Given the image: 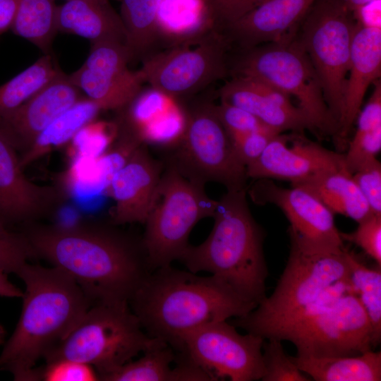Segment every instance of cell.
Masks as SVG:
<instances>
[{
	"label": "cell",
	"instance_id": "30",
	"mask_svg": "<svg viewBox=\"0 0 381 381\" xmlns=\"http://www.w3.org/2000/svg\"><path fill=\"white\" fill-rule=\"evenodd\" d=\"M59 68L46 54L0 86V114L16 109L52 80Z\"/></svg>",
	"mask_w": 381,
	"mask_h": 381
},
{
	"label": "cell",
	"instance_id": "22",
	"mask_svg": "<svg viewBox=\"0 0 381 381\" xmlns=\"http://www.w3.org/2000/svg\"><path fill=\"white\" fill-rule=\"evenodd\" d=\"M380 74L381 28L363 27L357 23L351 47L343 116L334 139L337 152L347 148V137L361 111L365 92L380 79Z\"/></svg>",
	"mask_w": 381,
	"mask_h": 381
},
{
	"label": "cell",
	"instance_id": "41",
	"mask_svg": "<svg viewBox=\"0 0 381 381\" xmlns=\"http://www.w3.org/2000/svg\"><path fill=\"white\" fill-rule=\"evenodd\" d=\"M176 365L171 370V381H212L213 377L183 352H178Z\"/></svg>",
	"mask_w": 381,
	"mask_h": 381
},
{
	"label": "cell",
	"instance_id": "1",
	"mask_svg": "<svg viewBox=\"0 0 381 381\" xmlns=\"http://www.w3.org/2000/svg\"><path fill=\"white\" fill-rule=\"evenodd\" d=\"M116 226L91 220L35 222L20 231L34 258L67 273L93 304L128 303L152 270L142 238Z\"/></svg>",
	"mask_w": 381,
	"mask_h": 381
},
{
	"label": "cell",
	"instance_id": "29",
	"mask_svg": "<svg viewBox=\"0 0 381 381\" xmlns=\"http://www.w3.org/2000/svg\"><path fill=\"white\" fill-rule=\"evenodd\" d=\"M345 254L355 294L370 321L373 346L375 348L381 340V267H367L353 252L346 248Z\"/></svg>",
	"mask_w": 381,
	"mask_h": 381
},
{
	"label": "cell",
	"instance_id": "2",
	"mask_svg": "<svg viewBox=\"0 0 381 381\" xmlns=\"http://www.w3.org/2000/svg\"><path fill=\"white\" fill-rule=\"evenodd\" d=\"M128 304L150 337L164 341L177 352L193 332L245 316L257 307L212 274L198 276L171 265L150 272Z\"/></svg>",
	"mask_w": 381,
	"mask_h": 381
},
{
	"label": "cell",
	"instance_id": "33",
	"mask_svg": "<svg viewBox=\"0 0 381 381\" xmlns=\"http://www.w3.org/2000/svg\"><path fill=\"white\" fill-rule=\"evenodd\" d=\"M282 340L267 339L262 345V361L265 369L262 381H308L309 377L302 372L291 356H288Z\"/></svg>",
	"mask_w": 381,
	"mask_h": 381
},
{
	"label": "cell",
	"instance_id": "17",
	"mask_svg": "<svg viewBox=\"0 0 381 381\" xmlns=\"http://www.w3.org/2000/svg\"><path fill=\"white\" fill-rule=\"evenodd\" d=\"M345 169L344 154L306 138L303 132L281 133L246 166L248 178L289 181L291 186L328 171Z\"/></svg>",
	"mask_w": 381,
	"mask_h": 381
},
{
	"label": "cell",
	"instance_id": "27",
	"mask_svg": "<svg viewBox=\"0 0 381 381\" xmlns=\"http://www.w3.org/2000/svg\"><path fill=\"white\" fill-rule=\"evenodd\" d=\"M163 1H121L120 16L131 59L145 56L159 38V16Z\"/></svg>",
	"mask_w": 381,
	"mask_h": 381
},
{
	"label": "cell",
	"instance_id": "13",
	"mask_svg": "<svg viewBox=\"0 0 381 381\" xmlns=\"http://www.w3.org/2000/svg\"><path fill=\"white\" fill-rule=\"evenodd\" d=\"M248 193L256 203H271L281 209L290 224V241L300 250L310 253H339L344 249L334 214L306 189L295 186L285 188L272 179H259Z\"/></svg>",
	"mask_w": 381,
	"mask_h": 381
},
{
	"label": "cell",
	"instance_id": "35",
	"mask_svg": "<svg viewBox=\"0 0 381 381\" xmlns=\"http://www.w3.org/2000/svg\"><path fill=\"white\" fill-rule=\"evenodd\" d=\"M95 381L99 380L96 370L89 364L69 360L57 359L35 367L32 381Z\"/></svg>",
	"mask_w": 381,
	"mask_h": 381
},
{
	"label": "cell",
	"instance_id": "15",
	"mask_svg": "<svg viewBox=\"0 0 381 381\" xmlns=\"http://www.w3.org/2000/svg\"><path fill=\"white\" fill-rule=\"evenodd\" d=\"M131 56L125 44L92 43L83 64L69 75L73 83L101 110H121L140 95L145 83L139 70L128 68Z\"/></svg>",
	"mask_w": 381,
	"mask_h": 381
},
{
	"label": "cell",
	"instance_id": "3",
	"mask_svg": "<svg viewBox=\"0 0 381 381\" xmlns=\"http://www.w3.org/2000/svg\"><path fill=\"white\" fill-rule=\"evenodd\" d=\"M25 285L22 312L0 354V370L31 381L36 363L58 346L93 304L59 267L28 262L17 275Z\"/></svg>",
	"mask_w": 381,
	"mask_h": 381
},
{
	"label": "cell",
	"instance_id": "4",
	"mask_svg": "<svg viewBox=\"0 0 381 381\" xmlns=\"http://www.w3.org/2000/svg\"><path fill=\"white\" fill-rule=\"evenodd\" d=\"M247 189L226 190L217 200L213 228L202 243L189 245L181 260L191 272L206 271L247 301L266 297L265 232L250 210Z\"/></svg>",
	"mask_w": 381,
	"mask_h": 381
},
{
	"label": "cell",
	"instance_id": "5",
	"mask_svg": "<svg viewBox=\"0 0 381 381\" xmlns=\"http://www.w3.org/2000/svg\"><path fill=\"white\" fill-rule=\"evenodd\" d=\"M161 341L145 332L128 303L100 302L88 308L68 335L44 359L46 363L69 359L89 364L101 380Z\"/></svg>",
	"mask_w": 381,
	"mask_h": 381
},
{
	"label": "cell",
	"instance_id": "44",
	"mask_svg": "<svg viewBox=\"0 0 381 381\" xmlns=\"http://www.w3.org/2000/svg\"><path fill=\"white\" fill-rule=\"evenodd\" d=\"M23 295V291L8 280L7 274L0 271V296L22 298Z\"/></svg>",
	"mask_w": 381,
	"mask_h": 381
},
{
	"label": "cell",
	"instance_id": "38",
	"mask_svg": "<svg viewBox=\"0 0 381 381\" xmlns=\"http://www.w3.org/2000/svg\"><path fill=\"white\" fill-rule=\"evenodd\" d=\"M351 175L372 212L381 215V164L380 161L374 158L361 166Z\"/></svg>",
	"mask_w": 381,
	"mask_h": 381
},
{
	"label": "cell",
	"instance_id": "16",
	"mask_svg": "<svg viewBox=\"0 0 381 381\" xmlns=\"http://www.w3.org/2000/svg\"><path fill=\"white\" fill-rule=\"evenodd\" d=\"M17 150L0 130V222L8 226L42 222L67 200L61 185H40L23 172Z\"/></svg>",
	"mask_w": 381,
	"mask_h": 381
},
{
	"label": "cell",
	"instance_id": "45",
	"mask_svg": "<svg viewBox=\"0 0 381 381\" xmlns=\"http://www.w3.org/2000/svg\"><path fill=\"white\" fill-rule=\"evenodd\" d=\"M351 12L354 13L363 6L377 0H341Z\"/></svg>",
	"mask_w": 381,
	"mask_h": 381
},
{
	"label": "cell",
	"instance_id": "43",
	"mask_svg": "<svg viewBox=\"0 0 381 381\" xmlns=\"http://www.w3.org/2000/svg\"><path fill=\"white\" fill-rule=\"evenodd\" d=\"M19 0H0V35L11 29Z\"/></svg>",
	"mask_w": 381,
	"mask_h": 381
},
{
	"label": "cell",
	"instance_id": "12",
	"mask_svg": "<svg viewBox=\"0 0 381 381\" xmlns=\"http://www.w3.org/2000/svg\"><path fill=\"white\" fill-rule=\"evenodd\" d=\"M280 340L293 343L298 356H356L373 350L368 315L354 292L341 296L330 307L286 332Z\"/></svg>",
	"mask_w": 381,
	"mask_h": 381
},
{
	"label": "cell",
	"instance_id": "19",
	"mask_svg": "<svg viewBox=\"0 0 381 381\" xmlns=\"http://www.w3.org/2000/svg\"><path fill=\"white\" fill-rule=\"evenodd\" d=\"M163 171L144 143L137 147L105 188L115 202L111 223H145L157 200Z\"/></svg>",
	"mask_w": 381,
	"mask_h": 381
},
{
	"label": "cell",
	"instance_id": "39",
	"mask_svg": "<svg viewBox=\"0 0 381 381\" xmlns=\"http://www.w3.org/2000/svg\"><path fill=\"white\" fill-rule=\"evenodd\" d=\"M212 28L222 31L255 6L258 0H205Z\"/></svg>",
	"mask_w": 381,
	"mask_h": 381
},
{
	"label": "cell",
	"instance_id": "47",
	"mask_svg": "<svg viewBox=\"0 0 381 381\" xmlns=\"http://www.w3.org/2000/svg\"><path fill=\"white\" fill-rule=\"evenodd\" d=\"M261 1H262V0H258V4L259 2H260Z\"/></svg>",
	"mask_w": 381,
	"mask_h": 381
},
{
	"label": "cell",
	"instance_id": "36",
	"mask_svg": "<svg viewBox=\"0 0 381 381\" xmlns=\"http://www.w3.org/2000/svg\"><path fill=\"white\" fill-rule=\"evenodd\" d=\"M358 224L353 232L340 233L342 240L362 248L381 267V215L373 214Z\"/></svg>",
	"mask_w": 381,
	"mask_h": 381
},
{
	"label": "cell",
	"instance_id": "21",
	"mask_svg": "<svg viewBox=\"0 0 381 381\" xmlns=\"http://www.w3.org/2000/svg\"><path fill=\"white\" fill-rule=\"evenodd\" d=\"M315 0H262L222 33L244 50L291 40L295 28Z\"/></svg>",
	"mask_w": 381,
	"mask_h": 381
},
{
	"label": "cell",
	"instance_id": "24",
	"mask_svg": "<svg viewBox=\"0 0 381 381\" xmlns=\"http://www.w3.org/2000/svg\"><path fill=\"white\" fill-rule=\"evenodd\" d=\"M293 186L312 193L334 214H342L359 222L373 214L346 169L328 171Z\"/></svg>",
	"mask_w": 381,
	"mask_h": 381
},
{
	"label": "cell",
	"instance_id": "42",
	"mask_svg": "<svg viewBox=\"0 0 381 381\" xmlns=\"http://www.w3.org/2000/svg\"><path fill=\"white\" fill-rule=\"evenodd\" d=\"M357 23L363 27L381 28L380 0L371 2L353 13Z\"/></svg>",
	"mask_w": 381,
	"mask_h": 381
},
{
	"label": "cell",
	"instance_id": "31",
	"mask_svg": "<svg viewBox=\"0 0 381 381\" xmlns=\"http://www.w3.org/2000/svg\"><path fill=\"white\" fill-rule=\"evenodd\" d=\"M174 350L164 341L143 352V356L129 361L104 376V381H171V364Z\"/></svg>",
	"mask_w": 381,
	"mask_h": 381
},
{
	"label": "cell",
	"instance_id": "25",
	"mask_svg": "<svg viewBox=\"0 0 381 381\" xmlns=\"http://www.w3.org/2000/svg\"><path fill=\"white\" fill-rule=\"evenodd\" d=\"M298 368L316 381H380L381 352L356 356H291Z\"/></svg>",
	"mask_w": 381,
	"mask_h": 381
},
{
	"label": "cell",
	"instance_id": "14",
	"mask_svg": "<svg viewBox=\"0 0 381 381\" xmlns=\"http://www.w3.org/2000/svg\"><path fill=\"white\" fill-rule=\"evenodd\" d=\"M265 339L247 332L239 334L236 327L219 321L189 334L181 350L214 379L253 381L264 373L262 345Z\"/></svg>",
	"mask_w": 381,
	"mask_h": 381
},
{
	"label": "cell",
	"instance_id": "10",
	"mask_svg": "<svg viewBox=\"0 0 381 381\" xmlns=\"http://www.w3.org/2000/svg\"><path fill=\"white\" fill-rule=\"evenodd\" d=\"M171 162L187 177L226 190L247 189L246 167L238 158L216 106L203 104L186 114V125Z\"/></svg>",
	"mask_w": 381,
	"mask_h": 381
},
{
	"label": "cell",
	"instance_id": "32",
	"mask_svg": "<svg viewBox=\"0 0 381 381\" xmlns=\"http://www.w3.org/2000/svg\"><path fill=\"white\" fill-rule=\"evenodd\" d=\"M119 126L107 122H91L80 128L71 140L72 152L77 157L96 159L114 143Z\"/></svg>",
	"mask_w": 381,
	"mask_h": 381
},
{
	"label": "cell",
	"instance_id": "7",
	"mask_svg": "<svg viewBox=\"0 0 381 381\" xmlns=\"http://www.w3.org/2000/svg\"><path fill=\"white\" fill-rule=\"evenodd\" d=\"M217 200L204 184L181 173L172 162L163 171L157 200L145 222L142 243L151 270L179 260L195 225L212 217Z\"/></svg>",
	"mask_w": 381,
	"mask_h": 381
},
{
	"label": "cell",
	"instance_id": "23",
	"mask_svg": "<svg viewBox=\"0 0 381 381\" xmlns=\"http://www.w3.org/2000/svg\"><path fill=\"white\" fill-rule=\"evenodd\" d=\"M56 16L59 32L78 35L92 43L115 41L126 45L123 21L109 0H69L57 6Z\"/></svg>",
	"mask_w": 381,
	"mask_h": 381
},
{
	"label": "cell",
	"instance_id": "48",
	"mask_svg": "<svg viewBox=\"0 0 381 381\" xmlns=\"http://www.w3.org/2000/svg\"><path fill=\"white\" fill-rule=\"evenodd\" d=\"M67 1H69V0H67Z\"/></svg>",
	"mask_w": 381,
	"mask_h": 381
},
{
	"label": "cell",
	"instance_id": "34",
	"mask_svg": "<svg viewBox=\"0 0 381 381\" xmlns=\"http://www.w3.org/2000/svg\"><path fill=\"white\" fill-rule=\"evenodd\" d=\"M32 258V251L22 232L11 231L0 222V271L18 275Z\"/></svg>",
	"mask_w": 381,
	"mask_h": 381
},
{
	"label": "cell",
	"instance_id": "20",
	"mask_svg": "<svg viewBox=\"0 0 381 381\" xmlns=\"http://www.w3.org/2000/svg\"><path fill=\"white\" fill-rule=\"evenodd\" d=\"M221 102L240 107L279 133H315L305 113L292 104L290 97L260 80L234 76L219 92Z\"/></svg>",
	"mask_w": 381,
	"mask_h": 381
},
{
	"label": "cell",
	"instance_id": "40",
	"mask_svg": "<svg viewBox=\"0 0 381 381\" xmlns=\"http://www.w3.org/2000/svg\"><path fill=\"white\" fill-rule=\"evenodd\" d=\"M279 133H281L268 128L236 137L231 140L238 158L246 167L262 154L271 140Z\"/></svg>",
	"mask_w": 381,
	"mask_h": 381
},
{
	"label": "cell",
	"instance_id": "18",
	"mask_svg": "<svg viewBox=\"0 0 381 381\" xmlns=\"http://www.w3.org/2000/svg\"><path fill=\"white\" fill-rule=\"evenodd\" d=\"M84 97L69 75L60 70L22 104L0 114V130L21 155L52 121Z\"/></svg>",
	"mask_w": 381,
	"mask_h": 381
},
{
	"label": "cell",
	"instance_id": "37",
	"mask_svg": "<svg viewBox=\"0 0 381 381\" xmlns=\"http://www.w3.org/2000/svg\"><path fill=\"white\" fill-rule=\"evenodd\" d=\"M216 111L231 140L251 132L270 128L250 112L224 102L216 106Z\"/></svg>",
	"mask_w": 381,
	"mask_h": 381
},
{
	"label": "cell",
	"instance_id": "9",
	"mask_svg": "<svg viewBox=\"0 0 381 381\" xmlns=\"http://www.w3.org/2000/svg\"><path fill=\"white\" fill-rule=\"evenodd\" d=\"M304 18L298 42L318 76L326 104L339 129L357 23L341 0H315Z\"/></svg>",
	"mask_w": 381,
	"mask_h": 381
},
{
	"label": "cell",
	"instance_id": "6",
	"mask_svg": "<svg viewBox=\"0 0 381 381\" xmlns=\"http://www.w3.org/2000/svg\"><path fill=\"white\" fill-rule=\"evenodd\" d=\"M345 248L339 253H310L291 243L277 284L255 308L231 324L270 339L334 282L350 277Z\"/></svg>",
	"mask_w": 381,
	"mask_h": 381
},
{
	"label": "cell",
	"instance_id": "26",
	"mask_svg": "<svg viewBox=\"0 0 381 381\" xmlns=\"http://www.w3.org/2000/svg\"><path fill=\"white\" fill-rule=\"evenodd\" d=\"M102 111L93 101L84 97L52 121L37 137L32 145L20 157L22 167L44 157L54 147L71 141L84 126Z\"/></svg>",
	"mask_w": 381,
	"mask_h": 381
},
{
	"label": "cell",
	"instance_id": "8",
	"mask_svg": "<svg viewBox=\"0 0 381 381\" xmlns=\"http://www.w3.org/2000/svg\"><path fill=\"white\" fill-rule=\"evenodd\" d=\"M235 76L255 78L294 96L318 135L336 138L339 126L326 104L318 76L298 41L270 43L244 50Z\"/></svg>",
	"mask_w": 381,
	"mask_h": 381
},
{
	"label": "cell",
	"instance_id": "11",
	"mask_svg": "<svg viewBox=\"0 0 381 381\" xmlns=\"http://www.w3.org/2000/svg\"><path fill=\"white\" fill-rule=\"evenodd\" d=\"M189 45H177L145 57L139 69L143 80L171 99L191 96L226 73L228 42L212 30Z\"/></svg>",
	"mask_w": 381,
	"mask_h": 381
},
{
	"label": "cell",
	"instance_id": "46",
	"mask_svg": "<svg viewBox=\"0 0 381 381\" xmlns=\"http://www.w3.org/2000/svg\"><path fill=\"white\" fill-rule=\"evenodd\" d=\"M5 337H6V331L4 328L0 325V345L4 344Z\"/></svg>",
	"mask_w": 381,
	"mask_h": 381
},
{
	"label": "cell",
	"instance_id": "28",
	"mask_svg": "<svg viewBox=\"0 0 381 381\" xmlns=\"http://www.w3.org/2000/svg\"><path fill=\"white\" fill-rule=\"evenodd\" d=\"M55 0H19L11 30L48 54L57 28Z\"/></svg>",
	"mask_w": 381,
	"mask_h": 381
}]
</instances>
